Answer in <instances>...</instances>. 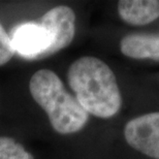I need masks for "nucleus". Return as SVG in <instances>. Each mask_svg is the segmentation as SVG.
<instances>
[{
  "label": "nucleus",
  "mask_w": 159,
  "mask_h": 159,
  "mask_svg": "<svg viewBox=\"0 0 159 159\" xmlns=\"http://www.w3.org/2000/svg\"><path fill=\"white\" fill-rule=\"evenodd\" d=\"M67 81L75 97L88 114L107 119L119 113L122 96L118 83L102 60L92 56L77 59L69 66Z\"/></svg>",
  "instance_id": "obj_1"
},
{
  "label": "nucleus",
  "mask_w": 159,
  "mask_h": 159,
  "mask_svg": "<svg viewBox=\"0 0 159 159\" xmlns=\"http://www.w3.org/2000/svg\"><path fill=\"white\" fill-rule=\"evenodd\" d=\"M29 90L36 103L47 113L53 129L60 134H70L82 130L89 120L74 95L55 72L39 69L30 79Z\"/></svg>",
  "instance_id": "obj_2"
},
{
  "label": "nucleus",
  "mask_w": 159,
  "mask_h": 159,
  "mask_svg": "<svg viewBox=\"0 0 159 159\" xmlns=\"http://www.w3.org/2000/svg\"><path fill=\"white\" fill-rule=\"evenodd\" d=\"M39 23L51 36V46L41 59L48 58L67 48L75 39V15L69 6L58 5L53 7L40 18Z\"/></svg>",
  "instance_id": "obj_3"
},
{
  "label": "nucleus",
  "mask_w": 159,
  "mask_h": 159,
  "mask_svg": "<svg viewBox=\"0 0 159 159\" xmlns=\"http://www.w3.org/2000/svg\"><path fill=\"white\" fill-rule=\"evenodd\" d=\"M124 136L130 147L151 158L159 159V112L131 119L125 125Z\"/></svg>",
  "instance_id": "obj_4"
},
{
  "label": "nucleus",
  "mask_w": 159,
  "mask_h": 159,
  "mask_svg": "<svg viewBox=\"0 0 159 159\" xmlns=\"http://www.w3.org/2000/svg\"><path fill=\"white\" fill-rule=\"evenodd\" d=\"M9 37L15 52L28 60H40L51 46L49 32L39 22L18 25L11 30Z\"/></svg>",
  "instance_id": "obj_5"
},
{
  "label": "nucleus",
  "mask_w": 159,
  "mask_h": 159,
  "mask_svg": "<svg viewBox=\"0 0 159 159\" xmlns=\"http://www.w3.org/2000/svg\"><path fill=\"white\" fill-rule=\"evenodd\" d=\"M124 56L132 59H152L159 61V32H136L125 35L120 41Z\"/></svg>",
  "instance_id": "obj_6"
},
{
  "label": "nucleus",
  "mask_w": 159,
  "mask_h": 159,
  "mask_svg": "<svg viewBox=\"0 0 159 159\" xmlns=\"http://www.w3.org/2000/svg\"><path fill=\"white\" fill-rule=\"evenodd\" d=\"M118 14L127 24L144 26L159 18V0H121Z\"/></svg>",
  "instance_id": "obj_7"
},
{
  "label": "nucleus",
  "mask_w": 159,
  "mask_h": 159,
  "mask_svg": "<svg viewBox=\"0 0 159 159\" xmlns=\"http://www.w3.org/2000/svg\"><path fill=\"white\" fill-rule=\"evenodd\" d=\"M0 159H34V157L14 139L0 136Z\"/></svg>",
  "instance_id": "obj_8"
},
{
  "label": "nucleus",
  "mask_w": 159,
  "mask_h": 159,
  "mask_svg": "<svg viewBox=\"0 0 159 159\" xmlns=\"http://www.w3.org/2000/svg\"><path fill=\"white\" fill-rule=\"evenodd\" d=\"M15 54L11 37L0 23V66L11 61Z\"/></svg>",
  "instance_id": "obj_9"
}]
</instances>
